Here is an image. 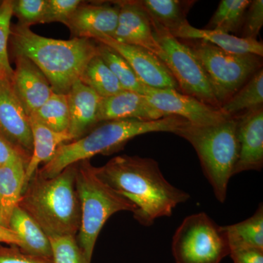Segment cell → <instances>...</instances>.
<instances>
[{
	"mask_svg": "<svg viewBox=\"0 0 263 263\" xmlns=\"http://www.w3.org/2000/svg\"><path fill=\"white\" fill-rule=\"evenodd\" d=\"M95 172L103 182L135 205V219L150 227L156 219L168 217L190 194L176 187L164 178L158 162L139 156L114 157Z\"/></svg>",
	"mask_w": 263,
	"mask_h": 263,
	"instance_id": "cell-1",
	"label": "cell"
},
{
	"mask_svg": "<svg viewBox=\"0 0 263 263\" xmlns=\"http://www.w3.org/2000/svg\"><path fill=\"white\" fill-rule=\"evenodd\" d=\"M9 41L14 57H25L34 62L57 94L67 95L80 79L88 62L98 54V44L94 40L53 39L19 24L11 28Z\"/></svg>",
	"mask_w": 263,
	"mask_h": 263,
	"instance_id": "cell-2",
	"label": "cell"
},
{
	"mask_svg": "<svg viewBox=\"0 0 263 263\" xmlns=\"http://www.w3.org/2000/svg\"><path fill=\"white\" fill-rule=\"evenodd\" d=\"M77 164L45 179L36 171L24 189L18 206L42 228L48 237L76 236L81 208L76 189Z\"/></svg>",
	"mask_w": 263,
	"mask_h": 263,
	"instance_id": "cell-3",
	"label": "cell"
},
{
	"mask_svg": "<svg viewBox=\"0 0 263 263\" xmlns=\"http://www.w3.org/2000/svg\"><path fill=\"white\" fill-rule=\"evenodd\" d=\"M187 122L176 116L155 121L122 119L105 122L79 139L59 147L53 159L38 169L37 174L45 179H51L71 164L89 160L98 155L117 153L137 136L158 132L175 133Z\"/></svg>",
	"mask_w": 263,
	"mask_h": 263,
	"instance_id": "cell-4",
	"label": "cell"
},
{
	"mask_svg": "<svg viewBox=\"0 0 263 263\" xmlns=\"http://www.w3.org/2000/svg\"><path fill=\"white\" fill-rule=\"evenodd\" d=\"M174 134L195 148L214 196L224 203L238 157L236 117L212 125L195 126L188 122Z\"/></svg>",
	"mask_w": 263,
	"mask_h": 263,
	"instance_id": "cell-5",
	"label": "cell"
},
{
	"mask_svg": "<svg viewBox=\"0 0 263 263\" xmlns=\"http://www.w3.org/2000/svg\"><path fill=\"white\" fill-rule=\"evenodd\" d=\"M76 164V189L81 208V226L76 240L91 262L98 235L109 218L122 211L133 213L136 207L98 177L89 160Z\"/></svg>",
	"mask_w": 263,
	"mask_h": 263,
	"instance_id": "cell-6",
	"label": "cell"
},
{
	"mask_svg": "<svg viewBox=\"0 0 263 263\" xmlns=\"http://www.w3.org/2000/svg\"><path fill=\"white\" fill-rule=\"evenodd\" d=\"M186 44L205 71L213 94L220 107L262 69V57L257 55L228 53L202 41Z\"/></svg>",
	"mask_w": 263,
	"mask_h": 263,
	"instance_id": "cell-7",
	"label": "cell"
},
{
	"mask_svg": "<svg viewBox=\"0 0 263 263\" xmlns=\"http://www.w3.org/2000/svg\"><path fill=\"white\" fill-rule=\"evenodd\" d=\"M171 249L176 263H220L230 252L223 226L205 212L183 219L173 236Z\"/></svg>",
	"mask_w": 263,
	"mask_h": 263,
	"instance_id": "cell-8",
	"label": "cell"
},
{
	"mask_svg": "<svg viewBox=\"0 0 263 263\" xmlns=\"http://www.w3.org/2000/svg\"><path fill=\"white\" fill-rule=\"evenodd\" d=\"M149 18L156 39L164 51L162 62L177 83L180 92L214 108H220L213 94L206 74L191 48L173 36L168 29L155 19Z\"/></svg>",
	"mask_w": 263,
	"mask_h": 263,
	"instance_id": "cell-9",
	"label": "cell"
},
{
	"mask_svg": "<svg viewBox=\"0 0 263 263\" xmlns=\"http://www.w3.org/2000/svg\"><path fill=\"white\" fill-rule=\"evenodd\" d=\"M143 95L154 107L167 117L182 118L193 125H212L230 118L220 108L206 105L177 90L155 89L146 86Z\"/></svg>",
	"mask_w": 263,
	"mask_h": 263,
	"instance_id": "cell-10",
	"label": "cell"
},
{
	"mask_svg": "<svg viewBox=\"0 0 263 263\" xmlns=\"http://www.w3.org/2000/svg\"><path fill=\"white\" fill-rule=\"evenodd\" d=\"M124 57L141 83L155 89H171L179 91V86L163 62L143 48L118 42L108 36L95 38Z\"/></svg>",
	"mask_w": 263,
	"mask_h": 263,
	"instance_id": "cell-11",
	"label": "cell"
},
{
	"mask_svg": "<svg viewBox=\"0 0 263 263\" xmlns=\"http://www.w3.org/2000/svg\"><path fill=\"white\" fill-rule=\"evenodd\" d=\"M119 18L114 40L146 49L162 61L164 51L157 42L148 13L139 1H118Z\"/></svg>",
	"mask_w": 263,
	"mask_h": 263,
	"instance_id": "cell-12",
	"label": "cell"
},
{
	"mask_svg": "<svg viewBox=\"0 0 263 263\" xmlns=\"http://www.w3.org/2000/svg\"><path fill=\"white\" fill-rule=\"evenodd\" d=\"M0 133L30 160L33 139L29 117L7 79L0 80Z\"/></svg>",
	"mask_w": 263,
	"mask_h": 263,
	"instance_id": "cell-13",
	"label": "cell"
},
{
	"mask_svg": "<svg viewBox=\"0 0 263 263\" xmlns=\"http://www.w3.org/2000/svg\"><path fill=\"white\" fill-rule=\"evenodd\" d=\"M15 68L10 84L15 96L30 117L53 94L47 78L37 65L25 57H15Z\"/></svg>",
	"mask_w": 263,
	"mask_h": 263,
	"instance_id": "cell-14",
	"label": "cell"
},
{
	"mask_svg": "<svg viewBox=\"0 0 263 263\" xmlns=\"http://www.w3.org/2000/svg\"><path fill=\"white\" fill-rule=\"evenodd\" d=\"M238 157L234 175L263 167V108L259 107L237 116Z\"/></svg>",
	"mask_w": 263,
	"mask_h": 263,
	"instance_id": "cell-15",
	"label": "cell"
},
{
	"mask_svg": "<svg viewBox=\"0 0 263 263\" xmlns=\"http://www.w3.org/2000/svg\"><path fill=\"white\" fill-rule=\"evenodd\" d=\"M119 6L113 3H81L67 24L76 38L112 37L117 29Z\"/></svg>",
	"mask_w": 263,
	"mask_h": 263,
	"instance_id": "cell-16",
	"label": "cell"
},
{
	"mask_svg": "<svg viewBox=\"0 0 263 263\" xmlns=\"http://www.w3.org/2000/svg\"><path fill=\"white\" fill-rule=\"evenodd\" d=\"M167 117L154 107L144 95L130 91L102 98L99 105L98 123L122 119L155 121Z\"/></svg>",
	"mask_w": 263,
	"mask_h": 263,
	"instance_id": "cell-17",
	"label": "cell"
},
{
	"mask_svg": "<svg viewBox=\"0 0 263 263\" xmlns=\"http://www.w3.org/2000/svg\"><path fill=\"white\" fill-rule=\"evenodd\" d=\"M67 97L70 113L68 133L75 141L98 124L97 117L102 98L80 80L74 83Z\"/></svg>",
	"mask_w": 263,
	"mask_h": 263,
	"instance_id": "cell-18",
	"label": "cell"
},
{
	"mask_svg": "<svg viewBox=\"0 0 263 263\" xmlns=\"http://www.w3.org/2000/svg\"><path fill=\"white\" fill-rule=\"evenodd\" d=\"M175 37L211 43L223 51L234 54H254L262 57L263 45L257 40H247L220 31L195 28L187 21L170 32Z\"/></svg>",
	"mask_w": 263,
	"mask_h": 263,
	"instance_id": "cell-19",
	"label": "cell"
},
{
	"mask_svg": "<svg viewBox=\"0 0 263 263\" xmlns=\"http://www.w3.org/2000/svg\"><path fill=\"white\" fill-rule=\"evenodd\" d=\"M29 117L32 133L33 151L30 160L26 167L24 190L39 169L40 164L49 162L59 147L72 141L68 132L57 133L43 125L34 116Z\"/></svg>",
	"mask_w": 263,
	"mask_h": 263,
	"instance_id": "cell-20",
	"label": "cell"
},
{
	"mask_svg": "<svg viewBox=\"0 0 263 263\" xmlns=\"http://www.w3.org/2000/svg\"><path fill=\"white\" fill-rule=\"evenodd\" d=\"M27 166L22 160L0 165V223L8 228L23 193Z\"/></svg>",
	"mask_w": 263,
	"mask_h": 263,
	"instance_id": "cell-21",
	"label": "cell"
},
{
	"mask_svg": "<svg viewBox=\"0 0 263 263\" xmlns=\"http://www.w3.org/2000/svg\"><path fill=\"white\" fill-rule=\"evenodd\" d=\"M9 228L20 238L19 249L24 253L52 258L51 243L42 228L20 207H15L9 222Z\"/></svg>",
	"mask_w": 263,
	"mask_h": 263,
	"instance_id": "cell-22",
	"label": "cell"
},
{
	"mask_svg": "<svg viewBox=\"0 0 263 263\" xmlns=\"http://www.w3.org/2000/svg\"><path fill=\"white\" fill-rule=\"evenodd\" d=\"M139 3L149 16L171 32L187 21L186 15L195 2L142 0Z\"/></svg>",
	"mask_w": 263,
	"mask_h": 263,
	"instance_id": "cell-23",
	"label": "cell"
},
{
	"mask_svg": "<svg viewBox=\"0 0 263 263\" xmlns=\"http://www.w3.org/2000/svg\"><path fill=\"white\" fill-rule=\"evenodd\" d=\"M79 80L94 90L101 98H109L124 91L117 78L98 54L88 62Z\"/></svg>",
	"mask_w": 263,
	"mask_h": 263,
	"instance_id": "cell-24",
	"label": "cell"
},
{
	"mask_svg": "<svg viewBox=\"0 0 263 263\" xmlns=\"http://www.w3.org/2000/svg\"><path fill=\"white\" fill-rule=\"evenodd\" d=\"M263 70H259L231 98L223 104L220 110L227 117H235L241 112H247L262 106Z\"/></svg>",
	"mask_w": 263,
	"mask_h": 263,
	"instance_id": "cell-25",
	"label": "cell"
},
{
	"mask_svg": "<svg viewBox=\"0 0 263 263\" xmlns=\"http://www.w3.org/2000/svg\"><path fill=\"white\" fill-rule=\"evenodd\" d=\"M230 246H241L263 249V207L259 205L255 213L245 221L223 226Z\"/></svg>",
	"mask_w": 263,
	"mask_h": 263,
	"instance_id": "cell-26",
	"label": "cell"
},
{
	"mask_svg": "<svg viewBox=\"0 0 263 263\" xmlns=\"http://www.w3.org/2000/svg\"><path fill=\"white\" fill-rule=\"evenodd\" d=\"M97 44L98 54L117 78L123 89L143 95L146 86L137 77L127 60L106 45L98 42Z\"/></svg>",
	"mask_w": 263,
	"mask_h": 263,
	"instance_id": "cell-27",
	"label": "cell"
},
{
	"mask_svg": "<svg viewBox=\"0 0 263 263\" xmlns=\"http://www.w3.org/2000/svg\"><path fill=\"white\" fill-rule=\"evenodd\" d=\"M250 0H221L205 29L231 34L240 32Z\"/></svg>",
	"mask_w": 263,
	"mask_h": 263,
	"instance_id": "cell-28",
	"label": "cell"
},
{
	"mask_svg": "<svg viewBox=\"0 0 263 263\" xmlns=\"http://www.w3.org/2000/svg\"><path fill=\"white\" fill-rule=\"evenodd\" d=\"M32 115L51 130L57 133L68 132L70 113L67 95L53 92L47 101Z\"/></svg>",
	"mask_w": 263,
	"mask_h": 263,
	"instance_id": "cell-29",
	"label": "cell"
},
{
	"mask_svg": "<svg viewBox=\"0 0 263 263\" xmlns=\"http://www.w3.org/2000/svg\"><path fill=\"white\" fill-rule=\"evenodd\" d=\"M13 3L5 0L0 4V80L11 81L13 69L8 56V42L11 32V19L13 17Z\"/></svg>",
	"mask_w": 263,
	"mask_h": 263,
	"instance_id": "cell-30",
	"label": "cell"
},
{
	"mask_svg": "<svg viewBox=\"0 0 263 263\" xmlns=\"http://www.w3.org/2000/svg\"><path fill=\"white\" fill-rule=\"evenodd\" d=\"M53 263H91L87 260L78 245L76 236L48 237Z\"/></svg>",
	"mask_w": 263,
	"mask_h": 263,
	"instance_id": "cell-31",
	"label": "cell"
},
{
	"mask_svg": "<svg viewBox=\"0 0 263 263\" xmlns=\"http://www.w3.org/2000/svg\"><path fill=\"white\" fill-rule=\"evenodd\" d=\"M13 3V15L18 19L19 25L29 27L41 24L47 0H15Z\"/></svg>",
	"mask_w": 263,
	"mask_h": 263,
	"instance_id": "cell-32",
	"label": "cell"
},
{
	"mask_svg": "<svg viewBox=\"0 0 263 263\" xmlns=\"http://www.w3.org/2000/svg\"><path fill=\"white\" fill-rule=\"evenodd\" d=\"M82 3L80 0H47L41 24L60 22L67 25L71 15Z\"/></svg>",
	"mask_w": 263,
	"mask_h": 263,
	"instance_id": "cell-33",
	"label": "cell"
},
{
	"mask_svg": "<svg viewBox=\"0 0 263 263\" xmlns=\"http://www.w3.org/2000/svg\"><path fill=\"white\" fill-rule=\"evenodd\" d=\"M263 25V1H251L240 28V37L247 40H257Z\"/></svg>",
	"mask_w": 263,
	"mask_h": 263,
	"instance_id": "cell-34",
	"label": "cell"
},
{
	"mask_svg": "<svg viewBox=\"0 0 263 263\" xmlns=\"http://www.w3.org/2000/svg\"><path fill=\"white\" fill-rule=\"evenodd\" d=\"M0 263H53V259L31 255L22 252L18 247L0 246Z\"/></svg>",
	"mask_w": 263,
	"mask_h": 263,
	"instance_id": "cell-35",
	"label": "cell"
},
{
	"mask_svg": "<svg viewBox=\"0 0 263 263\" xmlns=\"http://www.w3.org/2000/svg\"><path fill=\"white\" fill-rule=\"evenodd\" d=\"M230 255L234 263H263V249L230 246Z\"/></svg>",
	"mask_w": 263,
	"mask_h": 263,
	"instance_id": "cell-36",
	"label": "cell"
},
{
	"mask_svg": "<svg viewBox=\"0 0 263 263\" xmlns=\"http://www.w3.org/2000/svg\"><path fill=\"white\" fill-rule=\"evenodd\" d=\"M18 160L25 161L27 164L29 162L20 151L17 149L0 133V165Z\"/></svg>",
	"mask_w": 263,
	"mask_h": 263,
	"instance_id": "cell-37",
	"label": "cell"
},
{
	"mask_svg": "<svg viewBox=\"0 0 263 263\" xmlns=\"http://www.w3.org/2000/svg\"><path fill=\"white\" fill-rule=\"evenodd\" d=\"M0 243H8L20 247L22 245L20 238L10 228L0 223Z\"/></svg>",
	"mask_w": 263,
	"mask_h": 263,
	"instance_id": "cell-38",
	"label": "cell"
},
{
	"mask_svg": "<svg viewBox=\"0 0 263 263\" xmlns=\"http://www.w3.org/2000/svg\"><path fill=\"white\" fill-rule=\"evenodd\" d=\"M2 2H0V4H1Z\"/></svg>",
	"mask_w": 263,
	"mask_h": 263,
	"instance_id": "cell-39",
	"label": "cell"
}]
</instances>
